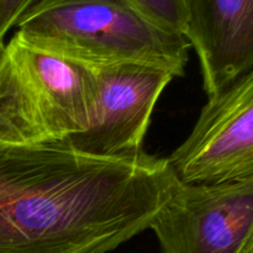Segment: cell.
<instances>
[{
    "instance_id": "obj_4",
    "label": "cell",
    "mask_w": 253,
    "mask_h": 253,
    "mask_svg": "<svg viewBox=\"0 0 253 253\" xmlns=\"http://www.w3.org/2000/svg\"><path fill=\"white\" fill-rule=\"evenodd\" d=\"M150 229L161 253H239L253 234V178L178 179Z\"/></svg>"
},
{
    "instance_id": "obj_10",
    "label": "cell",
    "mask_w": 253,
    "mask_h": 253,
    "mask_svg": "<svg viewBox=\"0 0 253 253\" xmlns=\"http://www.w3.org/2000/svg\"><path fill=\"white\" fill-rule=\"evenodd\" d=\"M239 253H253V234L251 235V237L247 240V242L244 245V247L240 250Z\"/></svg>"
},
{
    "instance_id": "obj_8",
    "label": "cell",
    "mask_w": 253,
    "mask_h": 253,
    "mask_svg": "<svg viewBox=\"0 0 253 253\" xmlns=\"http://www.w3.org/2000/svg\"><path fill=\"white\" fill-rule=\"evenodd\" d=\"M140 11L161 26L184 35L189 21L187 0H130Z\"/></svg>"
},
{
    "instance_id": "obj_11",
    "label": "cell",
    "mask_w": 253,
    "mask_h": 253,
    "mask_svg": "<svg viewBox=\"0 0 253 253\" xmlns=\"http://www.w3.org/2000/svg\"><path fill=\"white\" fill-rule=\"evenodd\" d=\"M4 53H5V44L4 42L0 41V66H1L2 58H4Z\"/></svg>"
},
{
    "instance_id": "obj_1",
    "label": "cell",
    "mask_w": 253,
    "mask_h": 253,
    "mask_svg": "<svg viewBox=\"0 0 253 253\" xmlns=\"http://www.w3.org/2000/svg\"><path fill=\"white\" fill-rule=\"evenodd\" d=\"M178 178L167 158L67 141H0V253H109L151 227Z\"/></svg>"
},
{
    "instance_id": "obj_6",
    "label": "cell",
    "mask_w": 253,
    "mask_h": 253,
    "mask_svg": "<svg viewBox=\"0 0 253 253\" xmlns=\"http://www.w3.org/2000/svg\"><path fill=\"white\" fill-rule=\"evenodd\" d=\"M96 81L93 123L84 132L67 138L81 152L120 157L142 152L155 106L172 73L142 63H119L91 68Z\"/></svg>"
},
{
    "instance_id": "obj_3",
    "label": "cell",
    "mask_w": 253,
    "mask_h": 253,
    "mask_svg": "<svg viewBox=\"0 0 253 253\" xmlns=\"http://www.w3.org/2000/svg\"><path fill=\"white\" fill-rule=\"evenodd\" d=\"M96 81L90 67L42 51L14 35L0 66V141H66L93 123Z\"/></svg>"
},
{
    "instance_id": "obj_9",
    "label": "cell",
    "mask_w": 253,
    "mask_h": 253,
    "mask_svg": "<svg viewBox=\"0 0 253 253\" xmlns=\"http://www.w3.org/2000/svg\"><path fill=\"white\" fill-rule=\"evenodd\" d=\"M41 0H0V41Z\"/></svg>"
},
{
    "instance_id": "obj_7",
    "label": "cell",
    "mask_w": 253,
    "mask_h": 253,
    "mask_svg": "<svg viewBox=\"0 0 253 253\" xmlns=\"http://www.w3.org/2000/svg\"><path fill=\"white\" fill-rule=\"evenodd\" d=\"M187 1L184 36L199 57L210 98L253 64V0Z\"/></svg>"
},
{
    "instance_id": "obj_5",
    "label": "cell",
    "mask_w": 253,
    "mask_h": 253,
    "mask_svg": "<svg viewBox=\"0 0 253 253\" xmlns=\"http://www.w3.org/2000/svg\"><path fill=\"white\" fill-rule=\"evenodd\" d=\"M168 161L183 183L253 178V64L208 98L193 130Z\"/></svg>"
},
{
    "instance_id": "obj_2",
    "label": "cell",
    "mask_w": 253,
    "mask_h": 253,
    "mask_svg": "<svg viewBox=\"0 0 253 253\" xmlns=\"http://www.w3.org/2000/svg\"><path fill=\"white\" fill-rule=\"evenodd\" d=\"M15 32L42 51L90 68L142 63L183 77L189 42L161 26L130 0H41Z\"/></svg>"
}]
</instances>
